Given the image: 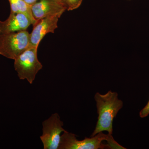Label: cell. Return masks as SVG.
Here are the masks:
<instances>
[{
	"label": "cell",
	"instance_id": "obj_9",
	"mask_svg": "<svg viewBox=\"0 0 149 149\" xmlns=\"http://www.w3.org/2000/svg\"><path fill=\"white\" fill-rule=\"evenodd\" d=\"M10 6V13H21L25 14L31 20L34 26L36 21L32 16L31 6L27 3L24 0H8Z\"/></svg>",
	"mask_w": 149,
	"mask_h": 149
},
{
	"label": "cell",
	"instance_id": "obj_14",
	"mask_svg": "<svg viewBox=\"0 0 149 149\" xmlns=\"http://www.w3.org/2000/svg\"><path fill=\"white\" fill-rule=\"evenodd\" d=\"M126 1H130V0H126Z\"/></svg>",
	"mask_w": 149,
	"mask_h": 149
},
{
	"label": "cell",
	"instance_id": "obj_10",
	"mask_svg": "<svg viewBox=\"0 0 149 149\" xmlns=\"http://www.w3.org/2000/svg\"><path fill=\"white\" fill-rule=\"evenodd\" d=\"M67 10L70 11L78 8L82 4L83 0H65Z\"/></svg>",
	"mask_w": 149,
	"mask_h": 149
},
{
	"label": "cell",
	"instance_id": "obj_2",
	"mask_svg": "<svg viewBox=\"0 0 149 149\" xmlns=\"http://www.w3.org/2000/svg\"><path fill=\"white\" fill-rule=\"evenodd\" d=\"M125 149L118 143L112 135L100 132L91 138L79 141L75 134L66 130L61 136L58 149Z\"/></svg>",
	"mask_w": 149,
	"mask_h": 149
},
{
	"label": "cell",
	"instance_id": "obj_7",
	"mask_svg": "<svg viewBox=\"0 0 149 149\" xmlns=\"http://www.w3.org/2000/svg\"><path fill=\"white\" fill-rule=\"evenodd\" d=\"M58 16H48L36 22L29 34V47H38L41 40L47 34L54 32L58 27Z\"/></svg>",
	"mask_w": 149,
	"mask_h": 149
},
{
	"label": "cell",
	"instance_id": "obj_8",
	"mask_svg": "<svg viewBox=\"0 0 149 149\" xmlns=\"http://www.w3.org/2000/svg\"><path fill=\"white\" fill-rule=\"evenodd\" d=\"M31 24L32 21L24 14L10 13L6 20L0 21V35L27 30Z\"/></svg>",
	"mask_w": 149,
	"mask_h": 149
},
{
	"label": "cell",
	"instance_id": "obj_1",
	"mask_svg": "<svg viewBox=\"0 0 149 149\" xmlns=\"http://www.w3.org/2000/svg\"><path fill=\"white\" fill-rule=\"evenodd\" d=\"M95 100L98 117L95 128L91 137L105 131L112 135L113 119L123 107V102L118 99L117 93L111 91L104 95L96 93Z\"/></svg>",
	"mask_w": 149,
	"mask_h": 149
},
{
	"label": "cell",
	"instance_id": "obj_5",
	"mask_svg": "<svg viewBox=\"0 0 149 149\" xmlns=\"http://www.w3.org/2000/svg\"><path fill=\"white\" fill-rule=\"evenodd\" d=\"M42 134L40 139L44 149H58L61 133L65 131L63 122L57 113L44 120L42 123Z\"/></svg>",
	"mask_w": 149,
	"mask_h": 149
},
{
	"label": "cell",
	"instance_id": "obj_13",
	"mask_svg": "<svg viewBox=\"0 0 149 149\" xmlns=\"http://www.w3.org/2000/svg\"><path fill=\"white\" fill-rule=\"evenodd\" d=\"M58 1H59L60 2H61V3H62L63 5H64L65 6V7H66V4H65V0H58ZM67 8V7H66Z\"/></svg>",
	"mask_w": 149,
	"mask_h": 149
},
{
	"label": "cell",
	"instance_id": "obj_3",
	"mask_svg": "<svg viewBox=\"0 0 149 149\" xmlns=\"http://www.w3.org/2000/svg\"><path fill=\"white\" fill-rule=\"evenodd\" d=\"M36 47H29L14 60L15 69L20 80H26L32 84L43 65L37 57Z\"/></svg>",
	"mask_w": 149,
	"mask_h": 149
},
{
	"label": "cell",
	"instance_id": "obj_11",
	"mask_svg": "<svg viewBox=\"0 0 149 149\" xmlns=\"http://www.w3.org/2000/svg\"><path fill=\"white\" fill-rule=\"evenodd\" d=\"M149 115V100L148 102V103L146 105V106L144 107L139 113V115L140 117L142 118H143L147 117Z\"/></svg>",
	"mask_w": 149,
	"mask_h": 149
},
{
	"label": "cell",
	"instance_id": "obj_6",
	"mask_svg": "<svg viewBox=\"0 0 149 149\" xmlns=\"http://www.w3.org/2000/svg\"><path fill=\"white\" fill-rule=\"evenodd\" d=\"M31 9L36 22L48 16L60 17L67 10L65 6L58 0H39L31 6Z\"/></svg>",
	"mask_w": 149,
	"mask_h": 149
},
{
	"label": "cell",
	"instance_id": "obj_12",
	"mask_svg": "<svg viewBox=\"0 0 149 149\" xmlns=\"http://www.w3.org/2000/svg\"><path fill=\"white\" fill-rule=\"evenodd\" d=\"M24 1L29 6H32L33 4H34L35 3L37 2V1H39V0H24Z\"/></svg>",
	"mask_w": 149,
	"mask_h": 149
},
{
	"label": "cell",
	"instance_id": "obj_4",
	"mask_svg": "<svg viewBox=\"0 0 149 149\" xmlns=\"http://www.w3.org/2000/svg\"><path fill=\"white\" fill-rule=\"evenodd\" d=\"M29 34L24 30L0 35V55L15 59L29 48Z\"/></svg>",
	"mask_w": 149,
	"mask_h": 149
}]
</instances>
